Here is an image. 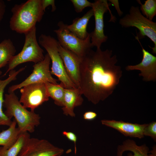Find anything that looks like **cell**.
<instances>
[{
	"label": "cell",
	"mask_w": 156,
	"mask_h": 156,
	"mask_svg": "<svg viewBox=\"0 0 156 156\" xmlns=\"http://www.w3.org/2000/svg\"><path fill=\"white\" fill-rule=\"evenodd\" d=\"M58 28L55 30L58 42L63 48L82 58L90 51L93 46L90 33L85 39H80L67 29V24L60 21L57 23Z\"/></svg>",
	"instance_id": "obj_7"
},
{
	"label": "cell",
	"mask_w": 156,
	"mask_h": 156,
	"mask_svg": "<svg viewBox=\"0 0 156 156\" xmlns=\"http://www.w3.org/2000/svg\"></svg>",
	"instance_id": "obj_32"
},
{
	"label": "cell",
	"mask_w": 156,
	"mask_h": 156,
	"mask_svg": "<svg viewBox=\"0 0 156 156\" xmlns=\"http://www.w3.org/2000/svg\"><path fill=\"white\" fill-rule=\"evenodd\" d=\"M112 51L92 49L81 58L79 88L88 101L96 105L112 94L122 76Z\"/></svg>",
	"instance_id": "obj_1"
},
{
	"label": "cell",
	"mask_w": 156,
	"mask_h": 156,
	"mask_svg": "<svg viewBox=\"0 0 156 156\" xmlns=\"http://www.w3.org/2000/svg\"><path fill=\"white\" fill-rule=\"evenodd\" d=\"M93 16L92 9L89 10L82 17L74 19L71 24L66 27L68 29L79 38L84 40L89 34L87 31V25L91 18Z\"/></svg>",
	"instance_id": "obj_16"
},
{
	"label": "cell",
	"mask_w": 156,
	"mask_h": 156,
	"mask_svg": "<svg viewBox=\"0 0 156 156\" xmlns=\"http://www.w3.org/2000/svg\"><path fill=\"white\" fill-rule=\"evenodd\" d=\"M97 116V114L92 111L86 112L84 113L83 115V118L84 120L89 121L94 120Z\"/></svg>",
	"instance_id": "obj_28"
},
{
	"label": "cell",
	"mask_w": 156,
	"mask_h": 156,
	"mask_svg": "<svg viewBox=\"0 0 156 156\" xmlns=\"http://www.w3.org/2000/svg\"><path fill=\"white\" fill-rule=\"evenodd\" d=\"M25 68V67H23L17 71L14 70H11L10 71L8 77L5 80H1L0 78V125L9 126L12 122L11 119L6 116L3 110L4 99L3 95L4 89L10 83L15 80L17 75L24 70Z\"/></svg>",
	"instance_id": "obj_17"
},
{
	"label": "cell",
	"mask_w": 156,
	"mask_h": 156,
	"mask_svg": "<svg viewBox=\"0 0 156 156\" xmlns=\"http://www.w3.org/2000/svg\"><path fill=\"white\" fill-rule=\"evenodd\" d=\"M101 122L103 125L115 129L126 136L140 139L144 137V130L148 125L133 124L114 120H101Z\"/></svg>",
	"instance_id": "obj_14"
},
{
	"label": "cell",
	"mask_w": 156,
	"mask_h": 156,
	"mask_svg": "<svg viewBox=\"0 0 156 156\" xmlns=\"http://www.w3.org/2000/svg\"><path fill=\"white\" fill-rule=\"evenodd\" d=\"M16 123L14 119L9 128L0 133V146L4 149L11 147L17 141L22 133L18 127H16Z\"/></svg>",
	"instance_id": "obj_19"
},
{
	"label": "cell",
	"mask_w": 156,
	"mask_h": 156,
	"mask_svg": "<svg viewBox=\"0 0 156 156\" xmlns=\"http://www.w3.org/2000/svg\"><path fill=\"white\" fill-rule=\"evenodd\" d=\"M111 3L113 4L117 10L118 15L121 16L123 14V12L120 10L119 5V2L118 0H109Z\"/></svg>",
	"instance_id": "obj_30"
},
{
	"label": "cell",
	"mask_w": 156,
	"mask_h": 156,
	"mask_svg": "<svg viewBox=\"0 0 156 156\" xmlns=\"http://www.w3.org/2000/svg\"><path fill=\"white\" fill-rule=\"evenodd\" d=\"M16 52L14 45L10 39H5L0 42V68L8 63Z\"/></svg>",
	"instance_id": "obj_20"
},
{
	"label": "cell",
	"mask_w": 156,
	"mask_h": 156,
	"mask_svg": "<svg viewBox=\"0 0 156 156\" xmlns=\"http://www.w3.org/2000/svg\"><path fill=\"white\" fill-rule=\"evenodd\" d=\"M42 5L44 10L45 11L47 7L51 5L52 8L51 12L55 11L56 7L55 4V1L54 0H42Z\"/></svg>",
	"instance_id": "obj_27"
},
{
	"label": "cell",
	"mask_w": 156,
	"mask_h": 156,
	"mask_svg": "<svg viewBox=\"0 0 156 156\" xmlns=\"http://www.w3.org/2000/svg\"><path fill=\"white\" fill-rule=\"evenodd\" d=\"M79 88L70 89L64 88L63 106L62 108L63 114L74 117V108L81 105L83 99Z\"/></svg>",
	"instance_id": "obj_15"
},
{
	"label": "cell",
	"mask_w": 156,
	"mask_h": 156,
	"mask_svg": "<svg viewBox=\"0 0 156 156\" xmlns=\"http://www.w3.org/2000/svg\"><path fill=\"white\" fill-rule=\"evenodd\" d=\"M1 73H2L1 71V70H0V76L1 75Z\"/></svg>",
	"instance_id": "obj_31"
},
{
	"label": "cell",
	"mask_w": 156,
	"mask_h": 156,
	"mask_svg": "<svg viewBox=\"0 0 156 156\" xmlns=\"http://www.w3.org/2000/svg\"><path fill=\"white\" fill-rule=\"evenodd\" d=\"M10 22V29L19 34H25L36 26L42 20L45 11L42 0H28L12 8Z\"/></svg>",
	"instance_id": "obj_2"
},
{
	"label": "cell",
	"mask_w": 156,
	"mask_h": 156,
	"mask_svg": "<svg viewBox=\"0 0 156 156\" xmlns=\"http://www.w3.org/2000/svg\"><path fill=\"white\" fill-rule=\"evenodd\" d=\"M51 61L49 56L47 53L42 61L35 64L33 66L34 69L32 73L20 83L10 87L8 92H14L25 86L31 84L49 82L58 84L57 80L52 76L50 72L49 66Z\"/></svg>",
	"instance_id": "obj_8"
},
{
	"label": "cell",
	"mask_w": 156,
	"mask_h": 156,
	"mask_svg": "<svg viewBox=\"0 0 156 156\" xmlns=\"http://www.w3.org/2000/svg\"><path fill=\"white\" fill-rule=\"evenodd\" d=\"M140 44L143 53L142 61L135 65H128L125 69L127 71L139 70L140 73L139 75L142 77L144 81L155 82L156 80V57L145 50Z\"/></svg>",
	"instance_id": "obj_12"
},
{
	"label": "cell",
	"mask_w": 156,
	"mask_h": 156,
	"mask_svg": "<svg viewBox=\"0 0 156 156\" xmlns=\"http://www.w3.org/2000/svg\"><path fill=\"white\" fill-rule=\"evenodd\" d=\"M144 135L151 137L154 141L156 140V122H152L148 124L144 131Z\"/></svg>",
	"instance_id": "obj_25"
},
{
	"label": "cell",
	"mask_w": 156,
	"mask_h": 156,
	"mask_svg": "<svg viewBox=\"0 0 156 156\" xmlns=\"http://www.w3.org/2000/svg\"><path fill=\"white\" fill-rule=\"evenodd\" d=\"M136 1L140 5V10L142 14L152 21L156 15V0H147L144 1V4L140 0Z\"/></svg>",
	"instance_id": "obj_23"
},
{
	"label": "cell",
	"mask_w": 156,
	"mask_h": 156,
	"mask_svg": "<svg viewBox=\"0 0 156 156\" xmlns=\"http://www.w3.org/2000/svg\"><path fill=\"white\" fill-rule=\"evenodd\" d=\"M36 32V26L24 34L25 40L23 49L18 54L14 56L9 62L8 69L4 76L21 64L32 62L35 64L44 60V51L37 41Z\"/></svg>",
	"instance_id": "obj_5"
},
{
	"label": "cell",
	"mask_w": 156,
	"mask_h": 156,
	"mask_svg": "<svg viewBox=\"0 0 156 156\" xmlns=\"http://www.w3.org/2000/svg\"><path fill=\"white\" fill-rule=\"evenodd\" d=\"M57 47L68 75L72 82L79 88L81 58L62 47L58 42Z\"/></svg>",
	"instance_id": "obj_13"
},
{
	"label": "cell",
	"mask_w": 156,
	"mask_h": 156,
	"mask_svg": "<svg viewBox=\"0 0 156 156\" xmlns=\"http://www.w3.org/2000/svg\"><path fill=\"white\" fill-rule=\"evenodd\" d=\"M3 106L6 109L5 114L11 119L14 118L21 133L33 132L40 123L39 115L24 107L14 92L5 94Z\"/></svg>",
	"instance_id": "obj_3"
},
{
	"label": "cell",
	"mask_w": 156,
	"mask_h": 156,
	"mask_svg": "<svg viewBox=\"0 0 156 156\" xmlns=\"http://www.w3.org/2000/svg\"><path fill=\"white\" fill-rule=\"evenodd\" d=\"M111 3L107 0H96L92 3V8L93 11L95 21L94 30L90 33L91 42L93 47L100 48L103 43L106 42L108 37L104 33V15L108 10Z\"/></svg>",
	"instance_id": "obj_10"
},
{
	"label": "cell",
	"mask_w": 156,
	"mask_h": 156,
	"mask_svg": "<svg viewBox=\"0 0 156 156\" xmlns=\"http://www.w3.org/2000/svg\"><path fill=\"white\" fill-rule=\"evenodd\" d=\"M126 151H131L133 153H129L127 156H149L148 155L149 148L145 144L138 146L133 140L127 139L122 144L118 146L116 156H122L123 153Z\"/></svg>",
	"instance_id": "obj_18"
},
{
	"label": "cell",
	"mask_w": 156,
	"mask_h": 156,
	"mask_svg": "<svg viewBox=\"0 0 156 156\" xmlns=\"http://www.w3.org/2000/svg\"><path fill=\"white\" fill-rule=\"evenodd\" d=\"M74 7L75 11L80 13L87 7H92V3L87 0H71Z\"/></svg>",
	"instance_id": "obj_24"
},
{
	"label": "cell",
	"mask_w": 156,
	"mask_h": 156,
	"mask_svg": "<svg viewBox=\"0 0 156 156\" xmlns=\"http://www.w3.org/2000/svg\"><path fill=\"white\" fill-rule=\"evenodd\" d=\"M38 42L46 50L51 61V74L58 78L65 88H78L71 81L66 72L58 52L57 40L50 35L42 34L39 37Z\"/></svg>",
	"instance_id": "obj_6"
},
{
	"label": "cell",
	"mask_w": 156,
	"mask_h": 156,
	"mask_svg": "<svg viewBox=\"0 0 156 156\" xmlns=\"http://www.w3.org/2000/svg\"><path fill=\"white\" fill-rule=\"evenodd\" d=\"M64 151L47 140L30 137L17 156H60Z\"/></svg>",
	"instance_id": "obj_11"
},
{
	"label": "cell",
	"mask_w": 156,
	"mask_h": 156,
	"mask_svg": "<svg viewBox=\"0 0 156 156\" xmlns=\"http://www.w3.org/2000/svg\"><path fill=\"white\" fill-rule=\"evenodd\" d=\"M62 134L68 140L74 142L75 145V153H76L77 151L76 143L77 140V136L76 134L72 132L66 131H63Z\"/></svg>",
	"instance_id": "obj_26"
},
{
	"label": "cell",
	"mask_w": 156,
	"mask_h": 156,
	"mask_svg": "<svg viewBox=\"0 0 156 156\" xmlns=\"http://www.w3.org/2000/svg\"><path fill=\"white\" fill-rule=\"evenodd\" d=\"M19 101L26 108L34 111L35 109L48 101L49 96L44 83L29 84L20 89Z\"/></svg>",
	"instance_id": "obj_9"
},
{
	"label": "cell",
	"mask_w": 156,
	"mask_h": 156,
	"mask_svg": "<svg viewBox=\"0 0 156 156\" xmlns=\"http://www.w3.org/2000/svg\"><path fill=\"white\" fill-rule=\"evenodd\" d=\"M30 137L28 132L21 133L16 142L9 148L4 149L0 147V156H17L24 144Z\"/></svg>",
	"instance_id": "obj_22"
},
{
	"label": "cell",
	"mask_w": 156,
	"mask_h": 156,
	"mask_svg": "<svg viewBox=\"0 0 156 156\" xmlns=\"http://www.w3.org/2000/svg\"><path fill=\"white\" fill-rule=\"evenodd\" d=\"M49 97L54 101L57 106L63 107L64 88L60 83L59 84H54L49 82L45 83Z\"/></svg>",
	"instance_id": "obj_21"
},
{
	"label": "cell",
	"mask_w": 156,
	"mask_h": 156,
	"mask_svg": "<svg viewBox=\"0 0 156 156\" xmlns=\"http://www.w3.org/2000/svg\"><path fill=\"white\" fill-rule=\"evenodd\" d=\"M119 24L124 28L135 27L139 31L136 39H139L146 36L154 44L151 48L153 53H156V23L151 21L143 16L138 6H131L129 13L120 19Z\"/></svg>",
	"instance_id": "obj_4"
},
{
	"label": "cell",
	"mask_w": 156,
	"mask_h": 156,
	"mask_svg": "<svg viewBox=\"0 0 156 156\" xmlns=\"http://www.w3.org/2000/svg\"><path fill=\"white\" fill-rule=\"evenodd\" d=\"M6 9V5L3 0H0V22L3 18Z\"/></svg>",
	"instance_id": "obj_29"
}]
</instances>
